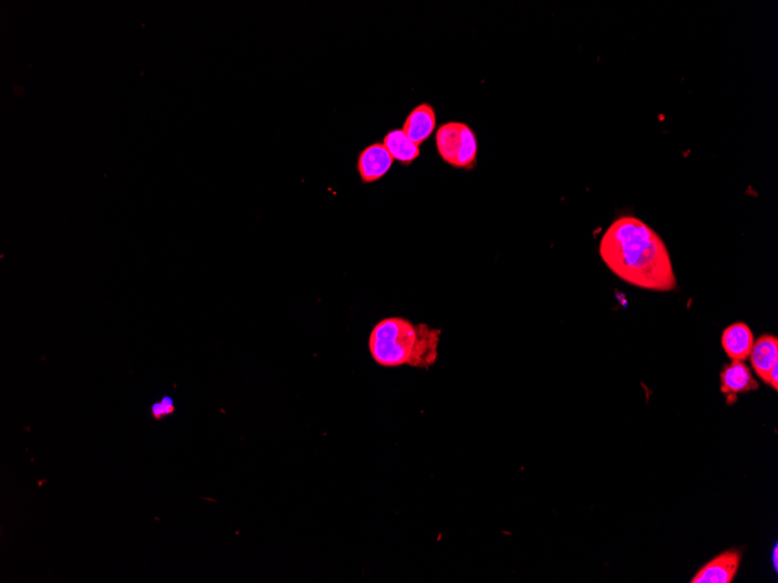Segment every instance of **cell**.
Segmentation results:
<instances>
[{"label": "cell", "mask_w": 778, "mask_h": 583, "mask_svg": "<svg viewBox=\"0 0 778 583\" xmlns=\"http://www.w3.org/2000/svg\"><path fill=\"white\" fill-rule=\"evenodd\" d=\"M599 253L610 272L628 284L657 292L679 288L664 241L636 217L617 219L601 237Z\"/></svg>", "instance_id": "cell-1"}, {"label": "cell", "mask_w": 778, "mask_h": 583, "mask_svg": "<svg viewBox=\"0 0 778 583\" xmlns=\"http://www.w3.org/2000/svg\"><path fill=\"white\" fill-rule=\"evenodd\" d=\"M441 330L400 317L380 321L370 334L372 358L382 367L429 369L437 361Z\"/></svg>", "instance_id": "cell-2"}, {"label": "cell", "mask_w": 778, "mask_h": 583, "mask_svg": "<svg viewBox=\"0 0 778 583\" xmlns=\"http://www.w3.org/2000/svg\"><path fill=\"white\" fill-rule=\"evenodd\" d=\"M436 147L439 156L448 165L467 170L475 168L478 141L470 126L464 122L443 124L436 132Z\"/></svg>", "instance_id": "cell-3"}, {"label": "cell", "mask_w": 778, "mask_h": 583, "mask_svg": "<svg viewBox=\"0 0 778 583\" xmlns=\"http://www.w3.org/2000/svg\"><path fill=\"white\" fill-rule=\"evenodd\" d=\"M741 563L738 551L721 553L695 575L691 583H731L735 580Z\"/></svg>", "instance_id": "cell-4"}, {"label": "cell", "mask_w": 778, "mask_h": 583, "mask_svg": "<svg viewBox=\"0 0 778 583\" xmlns=\"http://www.w3.org/2000/svg\"><path fill=\"white\" fill-rule=\"evenodd\" d=\"M394 159L383 146V144L375 143L365 148L359 154L358 172L364 183H372L379 181L392 168Z\"/></svg>", "instance_id": "cell-5"}, {"label": "cell", "mask_w": 778, "mask_h": 583, "mask_svg": "<svg viewBox=\"0 0 778 583\" xmlns=\"http://www.w3.org/2000/svg\"><path fill=\"white\" fill-rule=\"evenodd\" d=\"M754 341L753 332L744 323L728 326L721 336L722 348L732 361H744L750 358Z\"/></svg>", "instance_id": "cell-6"}, {"label": "cell", "mask_w": 778, "mask_h": 583, "mask_svg": "<svg viewBox=\"0 0 778 583\" xmlns=\"http://www.w3.org/2000/svg\"><path fill=\"white\" fill-rule=\"evenodd\" d=\"M436 128V113L430 104L423 103L416 106L405 119L402 131L413 141L420 146L427 139H429Z\"/></svg>", "instance_id": "cell-7"}, {"label": "cell", "mask_w": 778, "mask_h": 583, "mask_svg": "<svg viewBox=\"0 0 778 583\" xmlns=\"http://www.w3.org/2000/svg\"><path fill=\"white\" fill-rule=\"evenodd\" d=\"M720 381L721 392L726 395L736 396L758 388L750 367L743 361H732L726 366L721 371Z\"/></svg>", "instance_id": "cell-8"}, {"label": "cell", "mask_w": 778, "mask_h": 583, "mask_svg": "<svg viewBox=\"0 0 778 583\" xmlns=\"http://www.w3.org/2000/svg\"><path fill=\"white\" fill-rule=\"evenodd\" d=\"M750 359L755 373L766 384L770 371L778 363L777 338L770 336V334L759 337L757 341H754Z\"/></svg>", "instance_id": "cell-9"}, {"label": "cell", "mask_w": 778, "mask_h": 583, "mask_svg": "<svg viewBox=\"0 0 778 583\" xmlns=\"http://www.w3.org/2000/svg\"><path fill=\"white\" fill-rule=\"evenodd\" d=\"M382 144L394 161H399L402 165H411L420 156V146L413 143L402 129L387 133Z\"/></svg>", "instance_id": "cell-10"}, {"label": "cell", "mask_w": 778, "mask_h": 583, "mask_svg": "<svg viewBox=\"0 0 778 583\" xmlns=\"http://www.w3.org/2000/svg\"><path fill=\"white\" fill-rule=\"evenodd\" d=\"M174 410V402L169 397H165L161 402L155 403L154 407L152 408L153 416H154L156 419L166 417V416L173 414Z\"/></svg>", "instance_id": "cell-11"}, {"label": "cell", "mask_w": 778, "mask_h": 583, "mask_svg": "<svg viewBox=\"0 0 778 583\" xmlns=\"http://www.w3.org/2000/svg\"><path fill=\"white\" fill-rule=\"evenodd\" d=\"M778 363L774 366L772 371H770L768 377H766V384L772 387L774 390L778 389Z\"/></svg>", "instance_id": "cell-12"}, {"label": "cell", "mask_w": 778, "mask_h": 583, "mask_svg": "<svg viewBox=\"0 0 778 583\" xmlns=\"http://www.w3.org/2000/svg\"><path fill=\"white\" fill-rule=\"evenodd\" d=\"M774 564H775V568L777 570V546H775V549H774Z\"/></svg>", "instance_id": "cell-13"}]
</instances>
